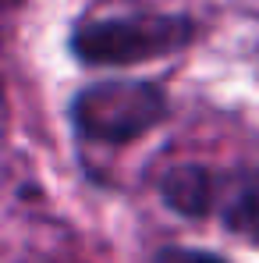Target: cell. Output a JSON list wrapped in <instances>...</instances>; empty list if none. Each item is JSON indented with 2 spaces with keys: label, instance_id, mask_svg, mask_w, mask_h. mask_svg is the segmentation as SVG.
Here are the masks:
<instances>
[{
  "label": "cell",
  "instance_id": "6da1fadb",
  "mask_svg": "<svg viewBox=\"0 0 259 263\" xmlns=\"http://www.w3.org/2000/svg\"><path fill=\"white\" fill-rule=\"evenodd\" d=\"M160 199L188 220H220L234 238L259 246V167L213 171L206 164H171L156 178Z\"/></svg>",
  "mask_w": 259,
  "mask_h": 263
},
{
  "label": "cell",
  "instance_id": "7a4b0ae2",
  "mask_svg": "<svg viewBox=\"0 0 259 263\" xmlns=\"http://www.w3.org/2000/svg\"><path fill=\"white\" fill-rule=\"evenodd\" d=\"M195 22L188 14L142 11L78 22L71 32V53L89 68H131L156 57H171L195 40Z\"/></svg>",
  "mask_w": 259,
  "mask_h": 263
},
{
  "label": "cell",
  "instance_id": "3957f363",
  "mask_svg": "<svg viewBox=\"0 0 259 263\" xmlns=\"http://www.w3.org/2000/svg\"><path fill=\"white\" fill-rule=\"evenodd\" d=\"M167 118V96L153 82H96L71 100V125L82 142L128 146Z\"/></svg>",
  "mask_w": 259,
  "mask_h": 263
},
{
  "label": "cell",
  "instance_id": "277c9868",
  "mask_svg": "<svg viewBox=\"0 0 259 263\" xmlns=\"http://www.w3.org/2000/svg\"><path fill=\"white\" fill-rule=\"evenodd\" d=\"M156 263H227L224 256H216V253H206V249H181V246H171V249H164Z\"/></svg>",
  "mask_w": 259,
  "mask_h": 263
}]
</instances>
